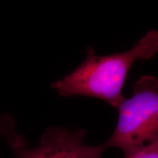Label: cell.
<instances>
[{"instance_id":"obj_1","label":"cell","mask_w":158,"mask_h":158,"mask_svg":"<svg viewBox=\"0 0 158 158\" xmlns=\"http://www.w3.org/2000/svg\"><path fill=\"white\" fill-rule=\"evenodd\" d=\"M157 51V31H148L131 48L119 54L98 56L89 47L84 62L51 87L62 97L98 98L118 109L125 100L122 89L132 65L151 59Z\"/></svg>"},{"instance_id":"obj_2","label":"cell","mask_w":158,"mask_h":158,"mask_svg":"<svg viewBox=\"0 0 158 158\" xmlns=\"http://www.w3.org/2000/svg\"><path fill=\"white\" fill-rule=\"evenodd\" d=\"M118 118L112 135L105 142L127 156L158 142V80L143 76L134 84L133 94L117 109Z\"/></svg>"},{"instance_id":"obj_3","label":"cell","mask_w":158,"mask_h":158,"mask_svg":"<svg viewBox=\"0 0 158 158\" xmlns=\"http://www.w3.org/2000/svg\"><path fill=\"white\" fill-rule=\"evenodd\" d=\"M84 129L70 130L51 127L41 135L40 145L29 148L22 136L17 134L7 140L15 158H101L108 149L106 143L87 146L84 143Z\"/></svg>"},{"instance_id":"obj_4","label":"cell","mask_w":158,"mask_h":158,"mask_svg":"<svg viewBox=\"0 0 158 158\" xmlns=\"http://www.w3.org/2000/svg\"><path fill=\"white\" fill-rule=\"evenodd\" d=\"M17 133L15 131V122L10 115L0 116V136H4L9 140Z\"/></svg>"},{"instance_id":"obj_5","label":"cell","mask_w":158,"mask_h":158,"mask_svg":"<svg viewBox=\"0 0 158 158\" xmlns=\"http://www.w3.org/2000/svg\"><path fill=\"white\" fill-rule=\"evenodd\" d=\"M124 158H158V142L142 148Z\"/></svg>"}]
</instances>
